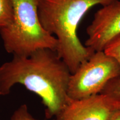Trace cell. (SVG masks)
Instances as JSON below:
<instances>
[{"label": "cell", "instance_id": "6da1fadb", "mask_svg": "<svg viewBox=\"0 0 120 120\" xmlns=\"http://www.w3.org/2000/svg\"><path fill=\"white\" fill-rule=\"evenodd\" d=\"M71 73L56 51L37 50L28 56H13L0 66V95L11 92L15 85H23L41 98L45 116L56 117L71 101L68 87Z\"/></svg>", "mask_w": 120, "mask_h": 120}, {"label": "cell", "instance_id": "9c48e42d", "mask_svg": "<svg viewBox=\"0 0 120 120\" xmlns=\"http://www.w3.org/2000/svg\"><path fill=\"white\" fill-rule=\"evenodd\" d=\"M104 52L116 59L120 66V34L109 42Z\"/></svg>", "mask_w": 120, "mask_h": 120}, {"label": "cell", "instance_id": "52a82bcc", "mask_svg": "<svg viewBox=\"0 0 120 120\" xmlns=\"http://www.w3.org/2000/svg\"><path fill=\"white\" fill-rule=\"evenodd\" d=\"M101 94L110 99L117 109H120V76L111 80Z\"/></svg>", "mask_w": 120, "mask_h": 120}, {"label": "cell", "instance_id": "3957f363", "mask_svg": "<svg viewBox=\"0 0 120 120\" xmlns=\"http://www.w3.org/2000/svg\"><path fill=\"white\" fill-rule=\"evenodd\" d=\"M40 1L12 0V22L0 28V36L7 53L13 56H28L41 49L56 50L57 40L43 28L39 19Z\"/></svg>", "mask_w": 120, "mask_h": 120}, {"label": "cell", "instance_id": "8992f818", "mask_svg": "<svg viewBox=\"0 0 120 120\" xmlns=\"http://www.w3.org/2000/svg\"><path fill=\"white\" fill-rule=\"evenodd\" d=\"M117 109L104 94L71 100L53 120H108Z\"/></svg>", "mask_w": 120, "mask_h": 120}, {"label": "cell", "instance_id": "277c9868", "mask_svg": "<svg viewBox=\"0 0 120 120\" xmlns=\"http://www.w3.org/2000/svg\"><path fill=\"white\" fill-rule=\"evenodd\" d=\"M120 76L116 59L104 51H97L71 74L68 87L71 100H80L101 94L111 80Z\"/></svg>", "mask_w": 120, "mask_h": 120}, {"label": "cell", "instance_id": "5b68a950", "mask_svg": "<svg viewBox=\"0 0 120 120\" xmlns=\"http://www.w3.org/2000/svg\"><path fill=\"white\" fill-rule=\"evenodd\" d=\"M86 33L85 46L95 52L104 51L109 42L120 34V0L103 6L94 13Z\"/></svg>", "mask_w": 120, "mask_h": 120}, {"label": "cell", "instance_id": "8fae6325", "mask_svg": "<svg viewBox=\"0 0 120 120\" xmlns=\"http://www.w3.org/2000/svg\"><path fill=\"white\" fill-rule=\"evenodd\" d=\"M108 120H120V109L114 111Z\"/></svg>", "mask_w": 120, "mask_h": 120}, {"label": "cell", "instance_id": "30bf717a", "mask_svg": "<svg viewBox=\"0 0 120 120\" xmlns=\"http://www.w3.org/2000/svg\"><path fill=\"white\" fill-rule=\"evenodd\" d=\"M10 120H39L30 113L26 104L21 105L11 115Z\"/></svg>", "mask_w": 120, "mask_h": 120}, {"label": "cell", "instance_id": "ba28073f", "mask_svg": "<svg viewBox=\"0 0 120 120\" xmlns=\"http://www.w3.org/2000/svg\"><path fill=\"white\" fill-rule=\"evenodd\" d=\"M13 18L12 0H0V28L9 26Z\"/></svg>", "mask_w": 120, "mask_h": 120}, {"label": "cell", "instance_id": "7a4b0ae2", "mask_svg": "<svg viewBox=\"0 0 120 120\" xmlns=\"http://www.w3.org/2000/svg\"><path fill=\"white\" fill-rule=\"evenodd\" d=\"M115 0H40L38 15L42 26L58 41L56 51L72 74L95 51L83 45L77 28L86 13L96 5Z\"/></svg>", "mask_w": 120, "mask_h": 120}]
</instances>
